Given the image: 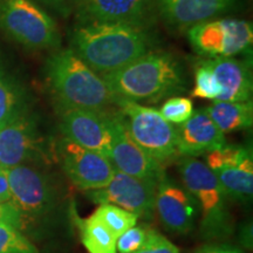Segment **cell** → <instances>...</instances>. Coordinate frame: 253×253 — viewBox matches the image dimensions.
Returning a JSON list of instances; mask_svg holds the SVG:
<instances>
[{"instance_id": "cell-1", "label": "cell", "mask_w": 253, "mask_h": 253, "mask_svg": "<svg viewBox=\"0 0 253 253\" xmlns=\"http://www.w3.org/2000/svg\"><path fill=\"white\" fill-rule=\"evenodd\" d=\"M69 48L100 75L125 67L155 49L150 27L122 23L75 25Z\"/></svg>"}, {"instance_id": "cell-2", "label": "cell", "mask_w": 253, "mask_h": 253, "mask_svg": "<svg viewBox=\"0 0 253 253\" xmlns=\"http://www.w3.org/2000/svg\"><path fill=\"white\" fill-rule=\"evenodd\" d=\"M101 77L116 97L134 102H157L186 86L184 68L178 59L171 53L155 49Z\"/></svg>"}, {"instance_id": "cell-3", "label": "cell", "mask_w": 253, "mask_h": 253, "mask_svg": "<svg viewBox=\"0 0 253 253\" xmlns=\"http://www.w3.org/2000/svg\"><path fill=\"white\" fill-rule=\"evenodd\" d=\"M45 77L56 104L107 112L118 97L96 72L69 48L53 50L46 60Z\"/></svg>"}, {"instance_id": "cell-4", "label": "cell", "mask_w": 253, "mask_h": 253, "mask_svg": "<svg viewBox=\"0 0 253 253\" xmlns=\"http://www.w3.org/2000/svg\"><path fill=\"white\" fill-rule=\"evenodd\" d=\"M183 185L201 210V233L205 239H220L232 232L227 196L214 173L196 157L183 156L178 163Z\"/></svg>"}, {"instance_id": "cell-5", "label": "cell", "mask_w": 253, "mask_h": 253, "mask_svg": "<svg viewBox=\"0 0 253 253\" xmlns=\"http://www.w3.org/2000/svg\"><path fill=\"white\" fill-rule=\"evenodd\" d=\"M0 33L30 50H55L61 45L54 18L34 0H0Z\"/></svg>"}, {"instance_id": "cell-6", "label": "cell", "mask_w": 253, "mask_h": 253, "mask_svg": "<svg viewBox=\"0 0 253 253\" xmlns=\"http://www.w3.org/2000/svg\"><path fill=\"white\" fill-rule=\"evenodd\" d=\"M115 104L128 134L145 153L161 164L179 156L176 128L158 110L120 97Z\"/></svg>"}, {"instance_id": "cell-7", "label": "cell", "mask_w": 253, "mask_h": 253, "mask_svg": "<svg viewBox=\"0 0 253 253\" xmlns=\"http://www.w3.org/2000/svg\"><path fill=\"white\" fill-rule=\"evenodd\" d=\"M190 45L197 54L211 58H235L252 50L253 27L250 21L217 18L188 28Z\"/></svg>"}, {"instance_id": "cell-8", "label": "cell", "mask_w": 253, "mask_h": 253, "mask_svg": "<svg viewBox=\"0 0 253 253\" xmlns=\"http://www.w3.org/2000/svg\"><path fill=\"white\" fill-rule=\"evenodd\" d=\"M60 129L66 138L82 148L110 156L113 144L112 113L56 104ZM110 161V160H109Z\"/></svg>"}, {"instance_id": "cell-9", "label": "cell", "mask_w": 253, "mask_h": 253, "mask_svg": "<svg viewBox=\"0 0 253 253\" xmlns=\"http://www.w3.org/2000/svg\"><path fill=\"white\" fill-rule=\"evenodd\" d=\"M157 13L155 0H73L78 25L122 23L151 27Z\"/></svg>"}, {"instance_id": "cell-10", "label": "cell", "mask_w": 253, "mask_h": 253, "mask_svg": "<svg viewBox=\"0 0 253 253\" xmlns=\"http://www.w3.org/2000/svg\"><path fill=\"white\" fill-rule=\"evenodd\" d=\"M158 182L126 175L115 169L112 181L100 190L88 192L96 204H112L137 216L150 218L155 211Z\"/></svg>"}, {"instance_id": "cell-11", "label": "cell", "mask_w": 253, "mask_h": 253, "mask_svg": "<svg viewBox=\"0 0 253 253\" xmlns=\"http://www.w3.org/2000/svg\"><path fill=\"white\" fill-rule=\"evenodd\" d=\"M58 151L63 171L78 188L93 191L112 181L115 168L103 155L82 148L66 137L59 142Z\"/></svg>"}, {"instance_id": "cell-12", "label": "cell", "mask_w": 253, "mask_h": 253, "mask_svg": "<svg viewBox=\"0 0 253 253\" xmlns=\"http://www.w3.org/2000/svg\"><path fill=\"white\" fill-rule=\"evenodd\" d=\"M11 204L24 217H41L49 212L54 203L52 185L42 173L33 168L20 164L7 169Z\"/></svg>"}, {"instance_id": "cell-13", "label": "cell", "mask_w": 253, "mask_h": 253, "mask_svg": "<svg viewBox=\"0 0 253 253\" xmlns=\"http://www.w3.org/2000/svg\"><path fill=\"white\" fill-rule=\"evenodd\" d=\"M42 154V136L30 110H25L0 126V168L25 164Z\"/></svg>"}, {"instance_id": "cell-14", "label": "cell", "mask_w": 253, "mask_h": 253, "mask_svg": "<svg viewBox=\"0 0 253 253\" xmlns=\"http://www.w3.org/2000/svg\"><path fill=\"white\" fill-rule=\"evenodd\" d=\"M113 144L109 160L116 170L138 178L160 182L164 173L163 164L145 153L130 137L120 113H112Z\"/></svg>"}, {"instance_id": "cell-15", "label": "cell", "mask_w": 253, "mask_h": 253, "mask_svg": "<svg viewBox=\"0 0 253 253\" xmlns=\"http://www.w3.org/2000/svg\"><path fill=\"white\" fill-rule=\"evenodd\" d=\"M227 198L240 203L251 202L253 195V158L249 147L227 149L218 155L211 167Z\"/></svg>"}, {"instance_id": "cell-16", "label": "cell", "mask_w": 253, "mask_h": 253, "mask_svg": "<svg viewBox=\"0 0 253 253\" xmlns=\"http://www.w3.org/2000/svg\"><path fill=\"white\" fill-rule=\"evenodd\" d=\"M155 210L168 230L176 233H188L194 227L197 216V204L184 186L164 175L158 182Z\"/></svg>"}, {"instance_id": "cell-17", "label": "cell", "mask_w": 253, "mask_h": 253, "mask_svg": "<svg viewBox=\"0 0 253 253\" xmlns=\"http://www.w3.org/2000/svg\"><path fill=\"white\" fill-rule=\"evenodd\" d=\"M238 2L239 0H155L161 18L178 30L230 13Z\"/></svg>"}, {"instance_id": "cell-18", "label": "cell", "mask_w": 253, "mask_h": 253, "mask_svg": "<svg viewBox=\"0 0 253 253\" xmlns=\"http://www.w3.org/2000/svg\"><path fill=\"white\" fill-rule=\"evenodd\" d=\"M176 132L179 156L198 157L226 144L225 134L218 129L204 109L194 112L191 118L177 126Z\"/></svg>"}, {"instance_id": "cell-19", "label": "cell", "mask_w": 253, "mask_h": 253, "mask_svg": "<svg viewBox=\"0 0 253 253\" xmlns=\"http://www.w3.org/2000/svg\"><path fill=\"white\" fill-rule=\"evenodd\" d=\"M201 61L212 71L220 84L221 93L214 101H251L253 82L248 62L236 58H211Z\"/></svg>"}, {"instance_id": "cell-20", "label": "cell", "mask_w": 253, "mask_h": 253, "mask_svg": "<svg viewBox=\"0 0 253 253\" xmlns=\"http://www.w3.org/2000/svg\"><path fill=\"white\" fill-rule=\"evenodd\" d=\"M204 112L223 134L249 129L253 123V104L251 101L248 102L214 101L212 104L204 109Z\"/></svg>"}, {"instance_id": "cell-21", "label": "cell", "mask_w": 253, "mask_h": 253, "mask_svg": "<svg viewBox=\"0 0 253 253\" xmlns=\"http://www.w3.org/2000/svg\"><path fill=\"white\" fill-rule=\"evenodd\" d=\"M27 109L24 87L0 59V126Z\"/></svg>"}, {"instance_id": "cell-22", "label": "cell", "mask_w": 253, "mask_h": 253, "mask_svg": "<svg viewBox=\"0 0 253 253\" xmlns=\"http://www.w3.org/2000/svg\"><path fill=\"white\" fill-rule=\"evenodd\" d=\"M82 244L89 253H118L116 237L93 214L79 221Z\"/></svg>"}, {"instance_id": "cell-23", "label": "cell", "mask_w": 253, "mask_h": 253, "mask_svg": "<svg viewBox=\"0 0 253 253\" xmlns=\"http://www.w3.org/2000/svg\"><path fill=\"white\" fill-rule=\"evenodd\" d=\"M93 216L99 219L104 226L108 227L116 239L126 230L135 226L138 220L136 214L112 204H100Z\"/></svg>"}, {"instance_id": "cell-24", "label": "cell", "mask_w": 253, "mask_h": 253, "mask_svg": "<svg viewBox=\"0 0 253 253\" xmlns=\"http://www.w3.org/2000/svg\"><path fill=\"white\" fill-rule=\"evenodd\" d=\"M0 253H39L21 230L8 223H0Z\"/></svg>"}, {"instance_id": "cell-25", "label": "cell", "mask_w": 253, "mask_h": 253, "mask_svg": "<svg viewBox=\"0 0 253 253\" xmlns=\"http://www.w3.org/2000/svg\"><path fill=\"white\" fill-rule=\"evenodd\" d=\"M221 93V88L217 78L207 65L199 61L195 72V86L192 96L205 100H217Z\"/></svg>"}, {"instance_id": "cell-26", "label": "cell", "mask_w": 253, "mask_h": 253, "mask_svg": "<svg viewBox=\"0 0 253 253\" xmlns=\"http://www.w3.org/2000/svg\"><path fill=\"white\" fill-rule=\"evenodd\" d=\"M158 112L168 122L179 126L192 116L194 103L188 97L175 96L167 100Z\"/></svg>"}, {"instance_id": "cell-27", "label": "cell", "mask_w": 253, "mask_h": 253, "mask_svg": "<svg viewBox=\"0 0 253 253\" xmlns=\"http://www.w3.org/2000/svg\"><path fill=\"white\" fill-rule=\"evenodd\" d=\"M150 231V227L144 224L135 225L126 230L116 239L118 253H134L138 251L143 246Z\"/></svg>"}, {"instance_id": "cell-28", "label": "cell", "mask_w": 253, "mask_h": 253, "mask_svg": "<svg viewBox=\"0 0 253 253\" xmlns=\"http://www.w3.org/2000/svg\"><path fill=\"white\" fill-rule=\"evenodd\" d=\"M134 253H181L170 240L151 229L143 246Z\"/></svg>"}, {"instance_id": "cell-29", "label": "cell", "mask_w": 253, "mask_h": 253, "mask_svg": "<svg viewBox=\"0 0 253 253\" xmlns=\"http://www.w3.org/2000/svg\"><path fill=\"white\" fill-rule=\"evenodd\" d=\"M34 1H37L40 6L43 5L62 18H68L69 15H72L73 0H34Z\"/></svg>"}, {"instance_id": "cell-30", "label": "cell", "mask_w": 253, "mask_h": 253, "mask_svg": "<svg viewBox=\"0 0 253 253\" xmlns=\"http://www.w3.org/2000/svg\"><path fill=\"white\" fill-rule=\"evenodd\" d=\"M0 223H8L21 230V218L11 202L0 203Z\"/></svg>"}, {"instance_id": "cell-31", "label": "cell", "mask_w": 253, "mask_h": 253, "mask_svg": "<svg viewBox=\"0 0 253 253\" xmlns=\"http://www.w3.org/2000/svg\"><path fill=\"white\" fill-rule=\"evenodd\" d=\"M253 226L251 221H245L244 224L240 225L238 233V242L239 244L245 248L246 250H252L253 246Z\"/></svg>"}, {"instance_id": "cell-32", "label": "cell", "mask_w": 253, "mask_h": 253, "mask_svg": "<svg viewBox=\"0 0 253 253\" xmlns=\"http://www.w3.org/2000/svg\"><path fill=\"white\" fill-rule=\"evenodd\" d=\"M11 201V190H9L7 170L0 168V203H7Z\"/></svg>"}, {"instance_id": "cell-33", "label": "cell", "mask_w": 253, "mask_h": 253, "mask_svg": "<svg viewBox=\"0 0 253 253\" xmlns=\"http://www.w3.org/2000/svg\"><path fill=\"white\" fill-rule=\"evenodd\" d=\"M198 253H243L242 250L232 245H209Z\"/></svg>"}]
</instances>
